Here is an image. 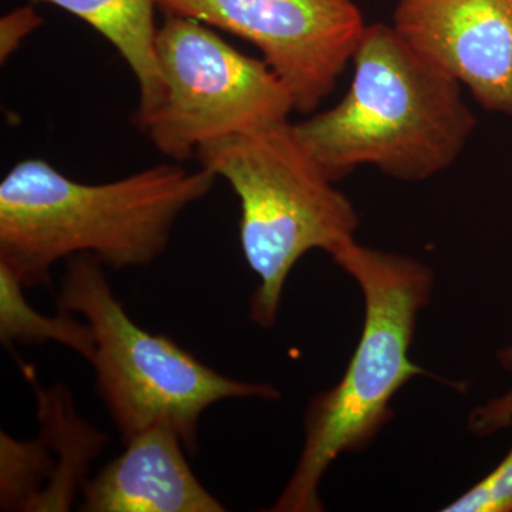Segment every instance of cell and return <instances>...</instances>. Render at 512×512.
Returning a JSON list of instances; mask_svg holds the SVG:
<instances>
[{
	"mask_svg": "<svg viewBox=\"0 0 512 512\" xmlns=\"http://www.w3.org/2000/svg\"><path fill=\"white\" fill-rule=\"evenodd\" d=\"M498 362L508 372H512V346L498 353ZM512 420V392L504 394L500 399L493 400L487 406L480 407L471 416L470 427L474 433L485 436L504 429Z\"/></svg>",
	"mask_w": 512,
	"mask_h": 512,
	"instance_id": "14",
	"label": "cell"
},
{
	"mask_svg": "<svg viewBox=\"0 0 512 512\" xmlns=\"http://www.w3.org/2000/svg\"><path fill=\"white\" fill-rule=\"evenodd\" d=\"M49 3L100 33L119 52L138 84V128L160 106L164 80L157 57L156 6L158 0H33Z\"/></svg>",
	"mask_w": 512,
	"mask_h": 512,
	"instance_id": "11",
	"label": "cell"
},
{
	"mask_svg": "<svg viewBox=\"0 0 512 512\" xmlns=\"http://www.w3.org/2000/svg\"><path fill=\"white\" fill-rule=\"evenodd\" d=\"M201 167L224 178L241 205L239 241L258 276L249 318L271 328L288 276L302 256H330L355 239L359 215L289 120L274 121L198 148Z\"/></svg>",
	"mask_w": 512,
	"mask_h": 512,
	"instance_id": "4",
	"label": "cell"
},
{
	"mask_svg": "<svg viewBox=\"0 0 512 512\" xmlns=\"http://www.w3.org/2000/svg\"><path fill=\"white\" fill-rule=\"evenodd\" d=\"M205 168L160 164L86 184L42 158L0 183V264L25 286L45 285L62 259L87 255L111 269L146 268L164 254L181 214L214 188Z\"/></svg>",
	"mask_w": 512,
	"mask_h": 512,
	"instance_id": "1",
	"label": "cell"
},
{
	"mask_svg": "<svg viewBox=\"0 0 512 512\" xmlns=\"http://www.w3.org/2000/svg\"><path fill=\"white\" fill-rule=\"evenodd\" d=\"M158 6L252 43L302 114H312L335 90L367 26L355 0H158Z\"/></svg>",
	"mask_w": 512,
	"mask_h": 512,
	"instance_id": "7",
	"label": "cell"
},
{
	"mask_svg": "<svg viewBox=\"0 0 512 512\" xmlns=\"http://www.w3.org/2000/svg\"><path fill=\"white\" fill-rule=\"evenodd\" d=\"M352 63L343 99L293 124L330 180L372 165L416 183L456 163L477 128L463 84L384 23L366 26Z\"/></svg>",
	"mask_w": 512,
	"mask_h": 512,
	"instance_id": "2",
	"label": "cell"
},
{
	"mask_svg": "<svg viewBox=\"0 0 512 512\" xmlns=\"http://www.w3.org/2000/svg\"><path fill=\"white\" fill-rule=\"evenodd\" d=\"M83 485L86 512H222L224 505L195 477L183 440L153 427Z\"/></svg>",
	"mask_w": 512,
	"mask_h": 512,
	"instance_id": "10",
	"label": "cell"
},
{
	"mask_svg": "<svg viewBox=\"0 0 512 512\" xmlns=\"http://www.w3.org/2000/svg\"><path fill=\"white\" fill-rule=\"evenodd\" d=\"M22 282L8 266L0 264V340L6 348L20 345H43L56 342L84 359H92L96 342L86 320L74 313L60 311L55 316L37 312L26 301Z\"/></svg>",
	"mask_w": 512,
	"mask_h": 512,
	"instance_id": "12",
	"label": "cell"
},
{
	"mask_svg": "<svg viewBox=\"0 0 512 512\" xmlns=\"http://www.w3.org/2000/svg\"><path fill=\"white\" fill-rule=\"evenodd\" d=\"M365 296V326L342 380L313 397L305 416V443L275 512L323 510L319 487L339 456L365 450L392 419L390 403L413 377L424 375L410 360L417 316L430 301L433 271L392 252L343 244L332 255Z\"/></svg>",
	"mask_w": 512,
	"mask_h": 512,
	"instance_id": "3",
	"label": "cell"
},
{
	"mask_svg": "<svg viewBox=\"0 0 512 512\" xmlns=\"http://www.w3.org/2000/svg\"><path fill=\"white\" fill-rule=\"evenodd\" d=\"M393 28L483 109L512 117V0H396Z\"/></svg>",
	"mask_w": 512,
	"mask_h": 512,
	"instance_id": "8",
	"label": "cell"
},
{
	"mask_svg": "<svg viewBox=\"0 0 512 512\" xmlns=\"http://www.w3.org/2000/svg\"><path fill=\"white\" fill-rule=\"evenodd\" d=\"M164 97L140 130L175 163L198 148L288 120L291 94L264 59L239 52L200 20L167 13L158 26Z\"/></svg>",
	"mask_w": 512,
	"mask_h": 512,
	"instance_id": "6",
	"label": "cell"
},
{
	"mask_svg": "<svg viewBox=\"0 0 512 512\" xmlns=\"http://www.w3.org/2000/svg\"><path fill=\"white\" fill-rule=\"evenodd\" d=\"M57 305L83 316L93 330L96 348L90 363L97 394L123 443L153 427H167L194 453L202 414L212 404L281 397L272 384L221 375L168 336L140 328L92 256L67 259Z\"/></svg>",
	"mask_w": 512,
	"mask_h": 512,
	"instance_id": "5",
	"label": "cell"
},
{
	"mask_svg": "<svg viewBox=\"0 0 512 512\" xmlns=\"http://www.w3.org/2000/svg\"><path fill=\"white\" fill-rule=\"evenodd\" d=\"M43 19L32 5L12 10L0 19V60L5 63L18 52L26 37L42 26Z\"/></svg>",
	"mask_w": 512,
	"mask_h": 512,
	"instance_id": "15",
	"label": "cell"
},
{
	"mask_svg": "<svg viewBox=\"0 0 512 512\" xmlns=\"http://www.w3.org/2000/svg\"><path fill=\"white\" fill-rule=\"evenodd\" d=\"M444 512H510L512 511V447L504 460Z\"/></svg>",
	"mask_w": 512,
	"mask_h": 512,
	"instance_id": "13",
	"label": "cell"
},
{
	"mask_svg": "<svg viewBox=\"0 0 512 512\" xmlns=\"http://www.w3.org/2000/svg\"><path fill=\"white\" fill-rule=\"evenodd\" d=\"M36 396L42 423L36 440L0 433L2 511H69L107 443L106 434L77 413L66 387L37 389Z\"/></svg>",
	"mask_w": 512,
	"mask_h": 512,
	"instance_id": "9",
	"label": "cell"
}]
</instances>
